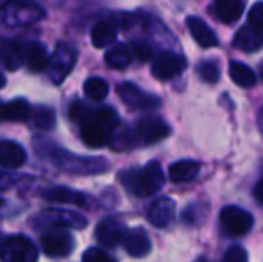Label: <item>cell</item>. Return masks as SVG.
I'll use <instances>...</instances> for the list:
<instances>
[{"label":"cell","instance_id":"836d02e7","mask_svg":"<svg viewBox=\"0 0 263 262\" xmlns=\"http://www.w3.org/2000/svg\"><path fill=\"white\" fill-rule=\"evenodd\" d=\"M222 262H247V252L243 246H231L222 257Z\"/></svg>","mask_w":263,"mask_h":262},{"label":"cell","instance_id":"83f0119b","mask_svg":"<svg viewBox=\"0 0 263 262\" xmlns=\"http://www.w3.org/2000/svg\"><path fill=\"white\" fill-rule=\"evenodd\" d=\"M206 216H208V205L206 203H194L183 212V221L194 226V224H201L206 219Z\"/></svg>","mask_w":263,"mask_h":262},{"label":"cell","instance_id":"3957f363","mask_svg":"<svg viewBox=\"0 0 263 262\" xmlns=\"http://www.w3.org/2000/svg\"><path fill=\"white\" fill-rule=\"evenodd\" d=\"M76 60H77V50L72 45H68V43H59L55 47L54 56L49 58V65H47L52 83L55 84L63 83V79L68 76L70 70L76 65Z\"/></svg>","mask_w":263,"mask_h":262},{"label":"cell","instance_id":"9c48e42d","mask_svg":"<svg viewBox=\"0 0 263 262\" xmlns=\"http://www.w3.org/2000/svg\"><path fill=\"white\" fill-rule=\"evenodd\" d=\"M186 66L184 58L174 53H161L153 63V76L159 81H168L181 74Z\"/></svg>","mask_w":263,"mask_h":262},{"label":"cell","instance_id":"ba28073f","mask_svg":"<svg viewBox=\"0 0 263 262\" xmlns=\"http://www.w3.org/2000/svg\"><path fill=\"white\" fill-rule=\"evenodd\" d=\"M36 221L47 224V226L52 228H81L86 226V217L81 216L77 212H68V210H58V208H50V210H43Z\"/></svg>","mask_w":263,"mask_h":262},{"label":"cell","instance_id":"4316f807","mask_svg":"<svg viewBox=\"0 0 263 262\" xmlns=\"http://www.w3.org/2000/svg\"><path fill=\"white\" fill-rule=\"evenodd\" d=\"M32 124H34L38 130H43V131L52 130V128L55 126L54 112L50 108H45V106L36 108L34 112H32Z\"/></svg>","mask_w":263,"mask_h":262},{"label":"cell","instance_id":"2e32d148","mask_svg":"<svg viewBox=\"0 0 263 262\" xmlns=\"http://www.w3.org/2000/svg\"><path fill=\"white\" fill-rule=\"evenodd\" d=\"M25 149L16 142L4 140L0 142V165L6 169H16L25 164Z\"/></svg>","mask_w":263,"mask_h":262},{"label":"cell","instance_id":"8d00e7d4","mask_svg":"<svg viewBox=\"0 0 263 262\" xmlns=\"http://www.w3.org/2000/svg\"><path fill=\"white\" fill-rule=\"evenodd\" d=\"M258 126H260V130L263 133V108L260 110V113H258Z\"/></svg>","mask_w":263,"mask_h":262},{"label":"cell","instance_id":"cb8c5ba5","mask_svg":"<svg viewBox=\"0 0 263 262\" xmlns=\"http://www.w3.org/2000/svg\"><path fill=\"white\" fill-rule=\"evenodd\" d=\"M229 76H231L233 83L242 88H251L256 84V76H254L253 68L240 63V61H231V65H229Z\"/></svg>","mask_w":263,"mask_h":262},{"label":"cell","instance_id":"f546056e","mask_svg":"<svg viewBox=\"0 0 263 262\" xmlns=\"http://www.w3.org/2000/svg\"><path fill=\"white\" fill-rule=\"evenodd\" d=\"M83 262H117L109 253L101 248H88L83 255Z\"/></svg>","mask_w":263,"mask_h":262},{"label":"cell","instance_id":"ffe728a7","mask_svg":"<svg viewBox=\"0 0 263 262\" xmlns=\"http://www.w3.org/2000/svg\"><path fill=\"white\" fill-rule=\"evenodd\" d=\"M31 117V106L25 99H14V101L0 104V120H25Z\"/></svg>","mask_w":263,"mask_h":262},{"label":"cell","instance_id":"7402d4cb","mask_svg":"<svg viewBox=\"0 0 263 262\" xmlns=\"http://www.w3.org/2000/svg\"><path fill=\"white\" fill-rule=\"evenodd\" d=\"M25 61L27 66L32 72H42L49 65V53H47V47L40 42H32L31 45L25 50Z\"/></svg>","mask_w":263,"mask_h":262},{"label":"cell","instance_id":"ab89813d","mask_svg":"<svg viewBox=\"0 0 263 262\" xmlns=\"http://www.w3.org/2000/svg\"><path fill=\"white\" fill-rule=\"evenodd\" d=\"M195 262H208V260H206L204 257H201V259H197V260H195Z\"/></svg>","mask_w":263,"mask_h":262},{"label":"cell","instance_id":"5bb4252c","mask_svg":"<svg viewBox=\"0 0 263 262\" xmlns=\"http://www.w3.org/2000/svg\"><path fill=\"white\" fill-rule=\"evenodd\" d=\"M45 199L50 203H61V205H73V206H88L91 199L86 194L79 193V190L68 189V187H54V189L47 190Z\"/></svg>","mask_w":263,"mask_h":262},{"label":"cell","instance_id":"74e56055","mask_svg":"<svg viewBox=\"0 0 263 262\" xmlns=\"http://www.w3.org/2000/svg\"><path fill=\"white\" fill-rule=\"evenodd\" d=\"M6 86V77H4V74L0 72V88H4Z\"/></svg>","mask_w":263,"mask_h":262},{"label":"cell","instance_id":"8fae6325","mask_svg":"<svg viewBox=\"0 0 263 262\" xmlns=\"http://www.w3.org/2000/svg\"><path fill=\"white\" fill-rule=\"evenodd\" d=\"M111 128L95 119H88L81 124V138L88 147H104L111 144Z\"/></svg>","mask_w":263,"mask_h":262},{"label":"cell","instance_id":"d590c367","mask_svg":"<svg viewBox=\"0 0 263 262\" xmlns=\"http://www.w3.org/2000/svg\"><path fill=\"white\" fill-rule=\"evenodd\" d=\"M13 185V180H11V176L7 174H0V190L7 189V187Z\"/></svg>","mask_w":263,"mask_h":262},{"label":"cell","instance_id":"e0dca14e","mask_svg":"<svg viewBox=\"0 0 263 262\" xmlns=\"http://www.w3.org/2000/svg\"><path fill=\"white\" fill-rule=\"evenodd\" d=\"M186 25H188V31H190L192 38H194L195 42H197L201 47H204V49L215 47L218 43V40H217V36H215V32L211 31V29L208 27V24H206L204 20H201V18L190 16L186 20Z\"/></svg>","mask_w":263,"mask_h":262},{"label":"cell","instance_id":"8992f818","mask_svg":"<svg viewBox=\"0 0 263 262\" xmlns=\"http://www.w3.org/2000/svg\"><path fill=\"white\" fill-rule=\"evenodd\" d=\"M117 92L122 101L135 110H154L158 106H161V99L149 94V92H143L142 88H138L133 83L118 84Z\"/></svg>","mask_w":263,"mask_h":262},{"label":"cell","instance_id":"4fadbf2b","mask_svg":"<svg viewBox=\"0 0 263 262\" xmlns=\"http://www.w3.org/2000/svg\"><path fill=\"white\" fill-rule=\"evenodd\" d=\"M176 216V203L170 198H159L151 205L149 208V221L153 226L165 228L172 223Z\"/></svg>","mask_w":263,"mask_h":262},{"label":"cell","instance_id":"1f68e13d","mask_svg":"<svg viewBox=\"0 0 263 262\" xmlns=\"http://www.w3.org/2000/svg\"><path fill=\"white\" fill-rule=\"evenodd\" d=\"M249 25L263 32V2H256L249 11Z\"/></svg>","mask_w":263,"mask_h":262},{"label":"cell","instance_id":"44dd1931","mask_svg":"<svg viewBox=\"0 0 263 262\" xmlns=\"http://www.w3.org/2000/svg\"><path fill=\"white\" fill-rule=\"evenodd\" d=\"M246 0H215V11L217 16L226 24L236 22L243 13Z\"/></svg>","mask_w":263,"mask_h":262},{"label":"cell","instance_id":"6da1fadb","mask_svg":"<svg viewBox=\"0 0 263 262\" xmlns=\"http://www.w3.org/2000/svg\"><path fill=\"white\" fill-rule=\"evenodd\" d=\"M120 182L129 194L138 198H147L158 193L165 183V172L158 162H149L145 167L127 169L120 172Z\"/></svg>","mask_w":263,"mask_h":262},{"label":"cell","instance_id":"d6a6232c","mask_svg":"<svg viewBox=\"0 0 263 262\" xmlns=\"http://www.w3.org/2000/svg\"><path fill=\"white\" fill-rule=\"evenodd\" d=\"M88 113H90V108L81 101L72 102V106H70V119L76 123H84L88 119Z\"/></svg>","mask_w":263,"mask_h":262},{"label":"cell","instance_id":"9a60e30c","mask_svg":"<svg viewBox=\"0 0 263 262\" xmlns=\"http://www.w3.org/2000/svg\"><path fill=\"white\" fill-rule=\"evenodd\" d=\"M235 47L243 53H256L263 47V32L254 29L253 25H243L235 36Z\"/></svg>","mask_w":263,"mask_h":262},{"label":"cell","instance_id":"52a82bcc","mask_svg":"<svg viewBox=\"0 0 263 262\" xmlns=\"http://www.w3.org/2000/svg\"><path fill=\"white\" fill-rule=\"evenodd\" d=\"M42 250L49 257H66L73 250V239L63 228H50L42 235Z\"/></svg>","mask_w":263,"mask_h":262},{"label":"cell","instance_id":"ac0fdd59","mask_svg":"<svg viewBox=\"0 0 263 262\" xmlns=\"http://www.w3.org/2000/svg\"><path fill=\"white\" fill-rule=\"evenodd\" d=\"M201 171V164L197 160H179L176 164H172L168 167V178L174 183H184V182H192L195 176Z\"/></svg>","mask_w":263,"mask_h":262},{"label":"cell","instance_id":"f1b7e54d","mask_svg":"<svg viewBox=\"0 0 263 262\" xmlns=\"http://www.w3.org/2000/svg\"><path fill=\"white\" fill-rule=\"evenodd\" d=\"M199 74H201L202 81L206 83H217L220 79V68L215 61H202L199 65Z\"/></svg>","mask_w":263,"mask_h":262},{"label":"cell","instance_id":"30bf717a","mask_svg":"<svg viewBox=\"0 0 263 262\" xmlns=\"http://www.w3.org/2000/svg\"><path fill=\"white\" fill-rule=\"evenodd\" d=\"M125 232H127V228L120 219L107 217V219L99 223L97 230H95V237L104 248H115V246L122 242Z\"/></svg>","mask_w":263,"mask_h":262},{"label":"cell","instance_id":"d6986e66","mask_svg":"<svg viewBox=\"0 0 263 262\" xmlns=\"http://www.w3.org/2000/svg\"><path fill=\"white\" fill-rule=\"evenodd\" d=\"M117 32H118L117 22L111 20V18L102 20L91 29V43H93L97 49H104V47L111 45V43L117 40Z\"/></svg>","mask_w":263,"mask_h":262},{"label":"cell","instance_id":"603a6c76","mask_svg":"<svg viewBox=\"0 0 263 262\" xmlns=\"http://www.w3.org/2000/svg\"><path fill=\"white\" fill-rule=\"evenodd\" d=\"M131 49L124 43H117L106 53V65L115 70H124L131 63Z\"/></svg>","mask_w":263,"mask_h":262},{"label":"cell","instance_id":"7a4b0ae2","mask_svg":"<svg viewBox=\"0 0 263 262\" xmlns=\"http://www.w3.org/2000/svg\"><path fill=\"white\" fill-rule=\"evenodd\" d=\"M2 262H38V250L31 239L24 235H13L0 246Z\"/></svg>","mask_w":263,"mask_h":262},{"label":"cell","instance_id":"d4e9b609","mask_svg":"<svg viewBox=\"0 0 263 262\" xmlns=\"http://www.w3.org/2000/svg\"><path fill=\"white\" fill-rule=\"evenodd\" d=\"M0 61L9 70H16L22 61V50L20 45L7 40H0Z\"/></svg>","mask_w":263,"mask_h":262},{"label":"cell","instance_id":"484cf974","mask_svg":"<svg viewBox=\"0 0 263 262\" xmlns=\"http://www.w3.org/2000/svg\"><path fill=\"white\" fill-rule=\"evenodd\" d=\"M107 92H109V86H107V83L104 79H101V77H90L84 83V94L91 101H102V99H106Z\"/></svg>","mask_w":263,"mask_h":262},{"label":"cell","instance_id":"7c38bea8","mask_svg":"<svg viewBox=\"0 0 263 262\" xmlns=\"http://www.w3.org/2000/svg\"><path fill=\"white\" fill-rule=\"evenodd\" d=\"M122 244H124L125 252L135 259H142V257L149 255L151 248H153L149 235L143 228H131V230L125 232Z\"/></svg>","mask_w":263,"mask_h":262},{"label":"cell","instance_id":"4dcf8cb0","mask_svg":"<svg viewBox=\"0 0 263 262\" xmlns=\"http://www.w3.org/2000/svg\"><path fill=\"white\" fill-rule=\"evenodd\" d=\"M131 54L135 58H138L140 61H149L151 56H153V49H151V45L145 42H133Z\"/></svg>","mask_w":263,"mask_h":262},{"label":"cell","instance_id":"f35d334b","mask_svg":"<svg viewBox=\"0 0 263 262\" xmlns=\"http://www.w3.org/2000/svg\"><path fill=\"white\" fill-rule=\"evenodd\" d=\"M260 77H261V79H263V63L260 65Z\"/></svg>","mask_w":263,"mask_h":262},{"label":"cell","instance_id":"5b68a950","mask_svg":"<svg viewBox=\"0 0 263 262\" xmlns=\"http://www.w3.org/2000/svg\"><path fill=\"white\" fill-rule=\"evenodd\" d=\"M220 223L229 235H246L254 224V217L240 206L229 205L220 212Z\"/></svg>","mask_w":263,"mask_h":262},{"label":"cell","instance_id":"e575fe53","mask_svg":"<svg viewBox=\"0 0 263 262\" xmlns=\"http://www.w3.org/2000/svg\"><path fill=\"white\" fill-rule=\"evenodd\" d=\"M254 198L263 205V178L256 183V187H254Z\"/></svg>","mask_w":263,"mask_h":262},{"label":"cell","instance_id":"277c9868","mask_svg":"<svg viewBox=\"0 0 263 262\" xmlns=\"http://www.w3.org/2000/svg\"><path fill=\"white\" fill-rule=\"evenodd\" d=\"M170 131H172L170 126L163 119H159V117H145V119L138 120L133 136H135V144L138 142L149 146V144L165 140L170 135Z\"/></svg>","mask_w":263,"mask_h":262}]
</instances>
